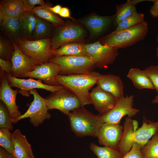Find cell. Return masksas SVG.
I'll return each instance as SVG.
<instances>
[{"instance_id": "8d00e7d4", "label": "cell", "mask_w": 158, "mask_h": 158, "mask_svg": "<svg viewBox=\"0 0 158 158\" xmlns=\"http://www.w3.org/2000/svg\"><path fill=\"white\" fill-rule=\"evenodd\" d=\"M24 11H31L37 5H44L46 3L43 0H22Z\"/></svg>"}, {"instance_id": "ffe728a7", "label": "cell", "mask_w": 158, "mask_h": 158, "mask_svg": "<svg viewBox=\"0 0 158 158\" xmlns=\"http://www.w3.org/2000/svg\"><path fill=\"white\" fill-rule=\"evenodd\" d=\"M1 30L11 40L18 44L24 40L20 18H7L0 22Z\"/></svg>"}, {"instance_id": "484cf974", "label": "cell", "mask_w": 158, "mask_h": 158, "mask_svg": "<svg viewBox=\"0 0 158 158\" xmlns=\"http://www.w3.org/2000/svg\"><path fill=\"white\" fill-rule=\"evenodd\" d=\"M145 0H128L123 3L116 6V12L114 15V22L116 26L123 20L136 11V5Z\"/></svg>"}, {"instance_id": "277c9868", "label": "cell", "mask_w": 158, "mask_h": 158, "mask_svg": "<svg viewBox=\"0 0 158 158\" xmlns=\"http://www.w3.org/2000/svg\"><path fill=\"white\" fill-rule=\"evenodd\" d=\"M148 31L146 21L119 31H113L102 38L101 43L112 47L125 48L144 40Z\"/></svg>"}, {"instance_id": "9a60e30c", "label": "cell", "mask_w": 158, "mask_h": 158, "mask_svg": "<svg viewBox=\"0 0 158 158\" xmlns=\"http://www.w3.org/2000/svg\"><path fill=\"white\" fill-rule=\"evenodd\" d=\"M61 69L57 64L49 61L37 65L32 71L27 73L25 78L30 77L42 80L44 83L51 86H60L56 78Z\"/></svg>"}, {"instance_id": "7402d4cb", "label": "cell", "mask_w": 158, "mask_h": 158, "mask_svg": "<svg viewBox=\"0 0 158 158\" xmlns=\"http://www.w3.org/2000/svg\"><path fill=\"white\" fill-rule=\"evenodd\" d=\"M24 11L22 0H1L0 22L8 18H20Z\"/></svg>"}, {"instance_id": "f1b7e54d", "label": "cell", "mask_w": 158, "mask_h": 158, "mask_svg": "<svg viewBox=\"0 0 158 158\" xmlns=\"http://www.w3.org/2000/svg\"><path fill=\"white\" fill-rule=\"evenodd\" d=\"M89 147L98 158H122L123 157L117 149L110 147H100L91 143Z\"/></svg>"}, {"instance_id": "7c38bea8", "label": "cell", "mask_w": 158, "mask_h": 158, "mask_svg": "<svg viewBox=\"0 0 158 158\" xmlns=\"http://www.w3.org/2000/svg\"><path fill=\"white\" fill-rule=\"evenodd\" d=\"M5 75L11 87L19 89L18 92L25 96H29L30 94V91L36 88L42 89L54 92L64 87L61 85H47L42 83L40 80H36L32 78L28 79H23L13 77L6 72Z\"/></svg>"}, {"instance_id": "7a4b0ae2", "label": "cell", "mask_w": 158, "mask_h": 158, "mask_svg": "<svg viewBox=\"0 0 158 158\" xmlns=\"http://www.w3.org/2000/svg\"><path fill=\"white\" fill-rule=\"evenodd\" d=\"M101 75L99 73H90L69 75H58L56 79L61 85L74 93L78 98L81 106L92 104L89 90L97 83Z\"/></svg>"}, {"instance_id": "7bdbcfd3", "label": "cell", "mask_w": 158, "mask_h": 158, "mask_svg": "<svg viewBox=\"0 0 158 158\" xmlns=\"http://www.w3.org/2000/svg\"><path fill=\"white\" fill-rule=\"evenodd\" d=\"M152 102L154 104L158 103V95H157L152 100Z\"/></svg>"}, {"instance_id": "ee69618b", "label": "cell", "mask_w": 158, "mask_h": 158, "mask_svg": "<svg viewBox=\"0 0 158 158\" xmlns=\"http://www.w3.org/2000/svg\"><path fill=\"white\" fill-rule=\"evenodd\" d=\"M156 56L157 58H158V45L156 49Z\"/></svg>"}, {"instance_id": "d6986e66", "label": "cell", "mask_w": 158, "mask_h": 158, "mask_svg": "<svg viewBox=\"0 0 158 158\" xmlns=\"http://www.w3.org/2000/svg\"><path fill=\"white\" fill-rule=\"evenodd\" d=\"M12 138L14 158H35L31 144L19 129H16L12 133Z\"/></svg>"}, {"instance_id": "f6af8a7d", "label": "cell", "mask_w": 158, "mask_h": 158, "mask_svg": "<svg viewBox=\"0 0 158 158\" xmlns=\"http://www.w3.org/2000/svg\"><path fill=\"white\" fill-rule=\"evenodd\" d=\"M156 40H157V42L158 43V34L157 36Z\"/></svg>"}, {"instance_id": "4dcf8cb0", "label": "cell", "mask_w": 158, "mask_h": 158, "mask_svg": "<svg viewBox=\"0 0 158 158\" xmlns=\"http://www.w3.org/2000/svg\"><path fill=\"white\" fill-rule=\"evenodd\" d=\"M15 51L14 44L7 37L0 35V58L6 61H11Z\"/></svg>"}, {"instance_id": "ba28073f", "label": "cell", "mask_w": 158, "mask_h": 158, "mask_svg": "<svg viewBox=\"0 0 158 158\" xmlns=\"http://www.w3.org/2000/svg\"><path fill=\"white\" fill-rule=\"evenodd\" d=\"M30 92L33 95L34 99L28 109L18 118L11 121L13 123L15 124L21 119L29 118L31 124L34 126L37 127L45 120L49 119L51 114L48 111L46 98L41 97L36 89L30 90Z\"/></svg>"}, {"instance_id": "5b68a950", "label": "cell", "mask_w": 158, "mask_h": 158, "mask_svg": "<svg viewBox=\"0 0 158 158\" xmlns=\"http://www.w3.org/2000/svg\"><path fill=\"white\" fill-rule=\"evenodd\" d=\"M17 44L22 52L32 59L37 65L48 62L55 56V50L51 46V38L24 40Z\"/></svg>"}, {"instance_id": "83f0119b", "label": "cell", "mask_w": 158, "mask_h": 158, "mask_svg": "<svg viewBox=\"0 0 158 158\" xmlns=\"http://www.w3.org/2000/svg\"><path fill=\"white\" fill-rule=\"evenodd\" d=\"M54 27L48 21L38 18L31 40L51 38L54 32Z\"/></svg>"}, {"instance_id": "60d3db41", "label": "cell", "mask_w": 158, "mask_h": 158, "mask_svg": "<svg viewBox=\"0 0 158 158\" xmlns=\"http://www.w3.org/2000/svg\"><path fill=\"white\" fill-rule=\"evenodd\" d=\"M59 15L61 17L71 18L69 10L66 7H62Z\"/></svg>"}, {"instance_id": "b9f144b4", "label": "cell", "mask_w": 158, "mask_h": 158, "mask_svg": "<svg viewBox=\"0 0 158 158\" xmlns=\"http://www.w3.org/2000/svg\"><path fill=\"white\" fill-rule=\"evenodd\" d=\"M61 8V6L59 5H57L53 7L51 6L50 7V10L56 14H59Z\"/></svg>"}, {"instance_id": "52a82bcc", "label": "cell", "mask_w": 158, "mask_h": 158, "mask_svg": "<svg viewBox=\"0 0 158 158\" xmlns=\"http://www.w3.org/2000/svg\"><path fill=\"white\" fill-rule=\"evenodd\" d=\"M45 98L48 110L57 109L67 115L71 111L81 107L77 97L64 87L51 92Z\"/></svg>"}, {"instance_id": "5bb4252c", "label": "cell", "mask_w": 158, "mask_h": 158, "mask_svg": "<svg viewBox=\"0 0 158 158\" xmlns=\"http://www.w3.org/2000/svg\"><path fill=\"white\" fill-rule=\"evenodd\" d=\"M1 83L0 87V99L6 107L11 118V120L18 118L22 114L18 110L16 104V98L18 88L12 89L6 77L5 72H1Z\"/></svg>"}, {"instance_id": "603a6c76", "label": "cell", "mask_w": 158, "mask_h": 158, "mask_svg": "<svg viewBox=\"0 0 158 158\" xmlns=\"http://www.w3.org/2000/svg\"><path fill=\"white\" fill-rule=\"evenodd\" d=\"M38 18L31 11H25L20 17L24 40H31Z\"/></svg>"}, {"instance_id": "f35d334b", "label": "cell", "mask_w": 158, "mask_h": 158, "mask_svg": "<svg viewBox=\"0 0 158 158\" xmlns=\"http://www.w3.org/2000/svg\"><path fill=\"white\" fill-rule=\"evenodd\" d=\"M153 4L149 10L150 15L153 18L158 16V0H151Z\"/></svg>"}, {"instance_id": "2e32d148", "label": "cell", "mask_w": 158, "mask_h": 158, "mask_svg": "<svg viewBox=\"0 0 158 158\" xmlns=\"http://www.w3.org/2000/svg\"><path fill=\"white\" fill-rule=\"evenodd\" d=\"M123 131V126L120 123H104L101 127L97 137L99 144L118 149Z\"/></svg>"}, {"instance_id": "e0dca14e", "label": "cell", "mask_w": 158, "mask_h": 158, "mask_svg": "<svg viewBox=\"0 0 158 158\" xmlns=\"http://www.w3.org/2000/svg\"><path fill=\"white\" fill-rule=\"evenodd\" d=\"M90 96L95 109L102 115L111 109L117 101L111 93L102 89L97 86L92 89Z\"/></svg>"}, {"instance_id": "8fae6325", "label": "cell", "mask_w": 158, "mask_h": 158, "mask_svg": "<svg viewBox=\"0 0 158 158\" xmlns=\"http://www.w3.org/2000/svg\"><path fill=\"white\" fill-rule=\"evenodd\" d=\"M84 31L78 25L65 24L56 28L51 38V45L56 50L61 46L76 41L83 36Z\"/></svg>"}, {"instance_id": "74e56055", "label": "cell", "mask_w": 158, "mask_h": 158, "mask_svg": "<svg viewBox=\"0 0 158 158\" xmlns=\"http://www.w3.org/2000/svg\"><path fill=\"white\" fill-rule=\"evenodd\" d=\"M0 66L2 71H5L6 73L11 74L12 68L11 61H6L0 58Z\"/></svg>"}, {"instance_id": "30bf717a", "label": "cell", "mask_w": 158, "mask_h": 158, "mask_svg": "<svg viewBox=\"0 0 158 158\" xmlns=\"http://www.w3.org/2000/svg\"><path fill=\"white\" fill-rule=\"evenodd\" d=\"M134 96L127 95L117 100L115 106L107 113L101 115L104 123H120L122 118L127 115L129 118L135 115L138 109L133 107Z\"/></svg>"}, {"instance_id": "d6a6232c", "label": "cell", "mask_w": 158, "mask_h": 158, "mask_svg": "<svg viewBox=\"0 0 158 158\" xmlns=\"http://www.w3.org/2000/svg\"><path fill=\"white\" fill-rule=\"evenodd\" d=\"M0 146L10 154H13L14 147L12 133L8 128H0Z\"/></svg>"}, {"instance_id": "e575fe53", "label": "cell", "mask_w": 158, "mask_h": 158, "mask_svg": "<svg viewBox=\"0 0 158 158\" xmlns=\"http://www.w3.org/2000/svg\"><path fill=\"white\" fill-rule=\"evenodd\" d=\"M143 71L151 80L158 95V66L151 65Z\"/></svg>"}, {"instance_id": "9c48e42d", "label": "cell", "mask_w": 158, "mask_h": 158, "mask_svg": "<svg viewBox=\"0 0 158 158\" xmlns=\"http://www.w3.org/2000/svg\"><path fill=\"white\" fill-rule=\"evenodd\" d=\"M85 47L87 56L98 68H107L118 55V49L103 44L99 41L85 44Z\"/></svg>"}, {"instance_id": "836d02e7", "label": "cell", "mask_w": 158, "mask_h": 158, "mask_svg": "<svg viewBox=\"0 0 158 158\" xmlns=\"http://www.w3.org/2000/svg\"><path fill=\"white\" fill-rule=\"evenodd\" d=\"M0 128H7L10 131L13 129L9 112L1 101L0 102Z\"/></svg>"}, {"instance_id": "cb8c5ba5", "label": "cell", "mask_w": 158, "mask_h": 158, "mask_svg": "<svg viewBox=\"0 0 158 158\" xmlns=\"http://www.w3.org/2000/svg\"><path fill=\"white\" fill-rule=\"evenodd\" d=\"M127 76L138 89H155L151 80L143 70L132 68L129 70Z\"/></svg>"}, {"instance_id": "1f68e13d", "label": "cell", "mask_w": 158, "mask_h": 158, "mask_svg": "<svg viewBox=\"0 0 158 158\" xmlns=\"http://www.w3.org/2000/svg\"><path fill=\"white\" fill-rule=\"evenodd\" d=\"M145 21L144 14L136 11L119 23L114 31L128 28Z\"/></svg>"}, {"instance_id": "f546056e", "label": "cell", "mask_w": 158, "mask_h": 158, "mask_svg": "<svg viewBox=\"0 0 158 158\" xmlns=\"http://www.w3.org/2000/svg\"><path fill=\"white\" fill-rule=\"evenodd\" d=\"M144 158H158V132L141 148Z\"/></svg>"}, {"instance_id": "d590c367", "label": "cell", "mask_w": 158, "mask_h": 158, "mask_svg": "<svg viewBox=\"0 0 158 158\" xmlns=\"http://www.w3.org/2000/svg\"><path fill=\"white\" fill-rule=\"evenodd\" d=\"M141 146L135 143L130 150L122 158H144L141 152Z\"/></svg>"}, {"instance_id": "6da1fadb", "label": "cell", "mask_w": 158, "mask_h": 158, "mask_svg": "<svg viewBox=\"0 0 158 158\" xmlns=\"http://www.w3.org/2000/svg\"><path fill=\"white\" fill-rule=\"evenodd\" d=\"M138 122L127 117L124 123L123 135L118 150L123 156L131 149L133 144H139L141 148L155 133L158 132V121L147 120L144 118L141 126Z\"/></svg>"}, {"instance_id": "4316f807", "label": "cell", "mask_w": 158, "mask_h": 158, "mask_svg": "<svg viewBox=\"0 0 158 158\" xmlns=\"http://www.w3.org/2000/svg\"><path fill=\"white\" fill-rule=\"evenodd\" d=\"M54 54L55 56L64 55L88 56L85 45L73 42L65 44L55 50Z\"/></svg>"}, {"instance_id": "ac0fdd59", "label": "cell", "mask_w": 158, "mask_h": 158, "mask_svg": "<svg viewBox=\"0 0 158 158\" xmlns=\"http://www.w3.org/2000/svg\"><path fill=\"white\" fill-rule=\"evenodd\" d=\"M96 84L102 89L112 94L117 100L124 97V85L118 76L110 74H101Z\"/></svg>"}, {"instance_id": "4fadbf2b", "label": "cell", "mask_w": 158, "mask_h": 158, "mask_svg": "<svg viewBox=\"0 0 158 158\" xmlns=\"http://www.w3.org/2000/svg\"><path fill=\"white\" fill-rule=\"evenodd\" d=\"M12 42L15 51L11 60L12 68L10 75L17 78H24L26 74L33 71L37 65L32 59L22 52L17 44Z\"/></svg>"}, {"instance_id": "44dd1931", "label": "cell", "mask_w": 158, "mask_h": 158, "mask_svg": "<svg viewBox=\"0 0 158 158\" xmlns=\"http://www.w3.org/2000/svg\"><path fill=\"white\" fill-rule=\"evenodd\" d=\"M114 16H102L92 15L84 19L83 23L91 35H97L102 32L114 21Z\"/></svg>"}, {"instance_id": "d4e9b609", "label": "cell", "mask_w": 158, "mask_h": 158, "mask_svg": "<svg viewBox=\"0 0 158 158\" xmlns=\"http://www.w3.org/2000/svg\"><path fill=\"white\" fill-rule=\"evenodd\" d=\"M50 6L46 3L44 5L35 6L32 11L38 18L48 21L55 28L63 25L64 21L50 10Z\"/></svg>"}, {"instance_id": "8992f818", "label": "cell", "mask_w": 158, "mask_h": 158, "mask_svg": "<svg viewBox=\"0 0 158 158\" xmlns=\"http://www.w3.org/2000/svg\"><path fill=\"white\" fill-rule=\"evenodd\" d=\"M50 61L60 67L61 71L59 75H62L88 73L93 71L95 67L94 61L87 56H55Z\"/></svg>"}, {"instance_id": "ab89813d", "label": "cell", "mask_w": 158, "mask_h": 158, "mask_svg": "<svg viewBox=\"0 0 158 158\" xmlns=\"http://www.w3.org/2000/svg\"><path fill=\"white\" fill-rule=\"evenodd\" d=\"M0 158H14L13 154H10L4 148L0 147Z\"/></svg>"}, {"instance_id": "3957f363", "label": "cell", "mask_w": 158, "mask_h": 158, "mask_svg": "<svg viewBox=\"0 0 158 158\" xmlns=\"http://www.w3.org/2000/svg\"><path fill=\"white\" fill-rule=\"evenodd\" d=\"M68 116L71 129L78 137H97L104 123L101 115L95 114L84 107L71 112Z\"/></svg>"}]
</instances>
